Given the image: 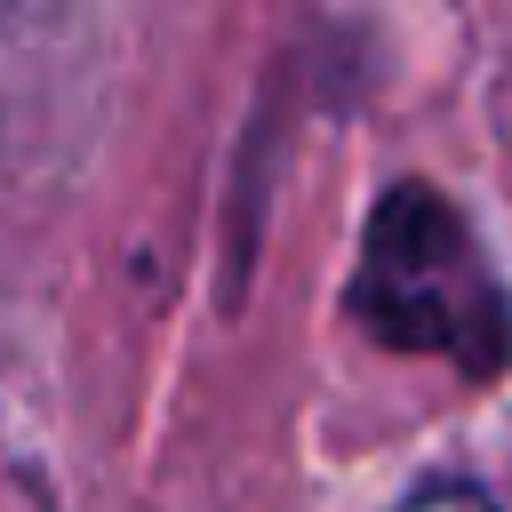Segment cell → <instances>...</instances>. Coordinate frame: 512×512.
Masks as SVG:
<instances>
[{
    "label": "cell",
    "instance_id": "2",
    "mask_svg": "<svg viewBox=\"0 0 512 512\" xmlns=\"http://www.w3.org/2000/svg\"><path fill=\"white\" fill-rule=\"evenodd\" d=\"M392 512H496V496L480 480H424L416 496H400Z\"/></svg>",
    "mask_w": 512,
    "mask_h": 512
},
{
    "label": "cell",
    "instance_id": "1",
    "mask_svg": "<svg viewBox=\"0 0 512 512\" xmlns=\"http://www.w3.org/2000/svg\"><path fill=\"white\" fill-rule=\"evenodd\" d=\"M352 312L384 352H432L472 384L512 368V288L464 208L432 184H392L368 208Z\"/></svg>",
    "mask_w": 512,
    "mask_h": 512
}]
</instances>
